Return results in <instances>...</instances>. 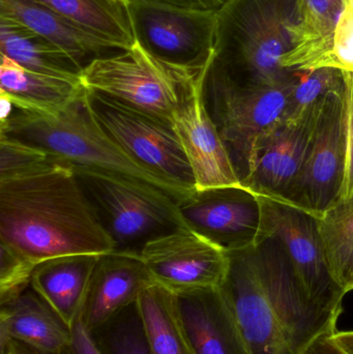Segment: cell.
<instances>
[{"mask_svg":"<svg viewBox=\"0 0 353 354\" xmlns=\"http://www.w3.org/2000/svg\"><path fill=\"white\" fill-rule=\"evenodd\" d=\"M352 195H353V193H352Z\"/></svg>","mask_w":353,"mask_h":354,"instance_id":"obj_41","label":"cell"},{"mask_svg":"<svg viewBox=\"0 0 353 354\" xmlns=\"http://www.w3.org/2000/svg\"><path fill=\"white\" fill-rule=\"evenodd\" d=\"M350 85L319 103L300 174L283 202L321 218L345 196Z\"/></svg>","mask_w":353,"mask_h":354,"instance_id":"obj_7","label":"cell"},{"mask_svg":"<svg viewBox=\"0 0 353 354\" xmlns=\"http://www.w3.org/2000/svg\"><path fill=\"white\" fill-rule=\"evenodd\" d=\"M153 284L140 256L116 251L102 254L89 282L80 319L90 332L137 303Z\"/></svg>","mask_w":353,"mask_h":354,"instance_id":"obj_17","label":"cell"},{"mask_svg":"<svg viewBox=\"0 0 353 354\" xmlns=\"http://www.w3.org/2000/svg\"><path fill=\"white\" fill-rule=\"evenodd\" d=\"M302 354H346L336 345L332 335H323L315 339Z\"/></svg>","mask_w":353,"mask_h":354,"instance_id":"obj_35","label":"cell"},{"mask_svg":"<svg viewBox=\"0 0 353 354\" xmlns=\"http://www.w3.org/2000/svg\"><path fill=\"white\" fill-rule=\"evenodd\" d=\"M350 151H348V169L347 179H346L345 196H344L343 199H347L353 193V73H350Z\"/></svg>","mask_w":353,"mask_h":354,"instance_id":"obj_34","label":"cell"},{"mask_svg":"<svg viewBox=\"0 0 353 354\" xmlns=\"http://www.w3.org/2000/svg\"><path fill=\"white\" fill-rule=\"evenodd\" d=\"M325 66L353 73V0H344Z\"/></svg>","mask_w":353,"mask_h":354,"instance_id":"obj_32","label":"cell"},{"mask_svg":"<svg viewBox=\"0 0 353 354\" xmlns=\"http://www.w3.org/2000/svg\"><path fill=\"white\" fill-rule=\"evenodd\" d=\"M1 354H10V351H2Z\"/></svg>","mask_w":353,"mask_h":354,"instance_id":"obj_40","label":"cell"},{"mask_svg":"<svg viewBox=\"0 0 353 354\" xmlns=\"http://www.w3.org/2000/svg\"><path fill=\"white\" fill-rule=\"evenodd\" d=\"M300 39L298 0H226L217 10L213 62L242 86H285L298 70L282 60Z\"/></svg>","mask_w":353,"mask_h":354,"instance_id":"obj_2","label":"cell"},{"mask_svg":"<svg viewBox=\"0 0 353 354\" xmlns=\"http://www.w3.org/2000/svg\"><path fill=\"white\" fill-rule=\"evenodd\" d=\"M258 196L263 206L260 241L271 237L279 241L311 301L341 315L346 292L330 270L318 218L286 202Z\"/></svg>","mask_w":353,"mask_h":354,"instance_id":"obj_9","label":"cell"},{"mask_svg":"<svg viewBox=\"0 0 353 354\" xmlns=\"http://www.w3.org/2000/svg\"><path fill=\"white\" fill-rule=\"evenodd\" d=\"M319 103L294 120L280 122L263 137L242 185L257 195L285 200L304 163Z\"/></svg>","mask_w":353,"mask_h":354,"instance_id":"obj_16","label":"cell"},{"mask_svg":"<svg viewBox=\"0 0 353 354\" xmlns=\"http://www.w3.org/2000/svg\"><path fill=\"white\" fill-rule=\"evenodd\" d=\"M209 66L193 68L171 64L135 39L128 49L93 59L83 68L80 80L87 91L172 122L184 87Z\"/></svg>","mask_w":353,"mask_h":354,"instance_id":"obj_5","label":"cell"},{"mask_svg":"<svg viewBox=\"0 0 353 354\" xmlns=\"http://www.w3.org/2000/svg\"><path fill=\"white\" fill-rule=\"evenodd\" d=\"M174 6L184 8H197V10H217L223 6L226 0H159Z\"/></svg>","mask_w":353,"mask_h":354,"instance_id":"obj_36","label":"cell"},{"mask_svg":"<svg viewBox=\"0 0 353 354\" xmlns=\"http://www.w3.org/2000/svg\"><path fill=\"white\" fill-rule=\"evenodd\" d=\"M86 102L99 128L137 164L194 191L195 177L173 124L86 89Z\"/></svg>","mask_w":353,"mask_h":354,"instance_id":"obj_8","label":"cell"},{"mask_svg":"<svg viewBox=\"0 0 353 354\" xmlns=\"http://www.w3.org/2000/svg\"><path fill=\"white\" fill-rule=\"evenodd\" d=\"M350 83V72L336 68L298 70V79L288 99L285 120H294L317 105L329 93L344 91Z\"/></svg>","mask_w":353,"mask_h":354,"instance_id":"obj_29","label":"cell"},{"mask_svg":"<svg viewBox=\"0 0 353 354\" xmlns=\"http://www.w3.org/2000/svg\"><path fill=\"white\" fill-rule=\"evenodd\" d=\"M53 161L58 160L37 147L0 135V180L26 174Z\"/></svg>","mask_w":353,"mask_h":354,"instance_id":"obj_30","label":"cell"},{"mask_svg":"<svg viewBox=\"0 0 353 354\" xmlns=\"http://www.w3.org/2000/svg\"><path fill=\"white\" fill-rule=\"evenodd\" d=\"M114 251L140 256L153 239L189 228L169 196L120 177L75 170Z\"/></svg>","mask_w":353,"mask_h":354,"instance_id":"obj_4","label":"cell"},{"mask_svg":"<svg viewBox=\"0 0 353 354\" xmlns=\"http://www.w3.org/2000/svg\"><path fill=\"white\" fill-rule=\"evenodd\" d=\"M130 19L135 37L166 62L200 68L215 56L217 10L134 0Z\"/></svg>","mask_w":353,"mask_h":354,"instance_id":"obj_10","label":"cell"},{"mask_svg":"<svg viewBox=\"0 0 353 354\" xmlns=\"http://www.w3.org/2000/svg\"><path fill=\"white\" fill-rule=\"evenodd\" d=\"M332 339L338 347L346 354H353V330L338 332L332 335Z\"/></svg>","mask_w":353,"mask_h":354,"instance_id":"obj_37","label":"cell"},{"mask_svg":"<svg viewBox=\"0 0 353 354\" xmlns=\"http://www.w3.org/2000/svg\"><path fill=\"white\" fill-rule=\"evenodd\" d=\"M37 264L0 243V304L18 297L30 287Z\"/></svg>","mask_w":353,"mask_h":354,"instance_id":"obj_31","label":"cell"},{"mask_svg":"<svg viewBox=\"0 0 353 354\" xmlns=\"http://www.w3.org/2000/svg\"><path fill=\"white\" fill-rule=\"evenodd\" d=\"M300 39L282 66L296 70L323 68L333 47L334 33L344 0H298Z\"/></svg>","mask_w":353,"mask_h":354,"instance_id":"obj_24","label":"cell"},{"mask_svg":"<svg viewBox=\"0 0 353 354\" xmlns=\"http://www.w3.org/2000/svg\"><path fill=\"white\" fill-rule=\"evenodd\" d=\"M252 248V247H251ZM221 285L250 354H296L257 276L250 248L230 252Z\"/></svg>","mask_w":353,"mask_h":354,"instance_id":"obj_15","label":"cell"},{"mask_svg":"<svg viewBox=\"0 0 353 354\" xmlns=\"http://www.w3.org/2000/svg\"><path fill=\"white\" fill-rule=\"evenodd\" d=\"M62 354H103L80 317L72 326L70 344Z\"/></svg>","mask_w":353,"mask_h":354,"instance_id":"obj_33","label":"cell"},{"mask_svg":"<svg viewBox=\"0 0 353 354\" xmlns=\"http://www.w3.org/2000/svg\"><path fill=\"white\" fill-rule=\"evenodd\" d=\"M155 284L174 295L221 287L228 254L190 228L149 241L140 254Z\"/></svg>","mask_w":353,"mask_h":354,"instance_id":"obj_13","label":"cell"},{"mask_svg":"<svg viewBox=\"0 0 353 354\" xmlns=\"http://www.w3.org/2000/svg\"><path fill=\"white\" fill-rule=\"evenodd\" d=\"M209 66L189 81L172 120L197 189L242 185L205 104L204 81Z\"/></svg>","mask_w":353,"mask_h":354,"instance_id":"obj_14","label":"cell"},{"mask_svg":"<svg viewBox=\"0 0 353 354\" xmlns=\"http://www.w3.org/2000/svg\"><path fill=\"white\" fill-rule=\"evenodd\" d=\"M137 303L153 354H195L180 320L173 293L153 284L140 295Z\"/></svg>","mask_w":353,"mask_h":354,"instance_id":"obj_25","label":"cell"},{"mask_svg":"<svg viewBox=\"0 0 353 354\" xmlns=\"http://www.w3.org/2000/svg\"><path fill=\"white\" fill-rule=\"evenodd\" d=\"M195 354H250L221 288L175 295Z\"/></svg>","mask_w":353,"mask_h":354,"instance_id":"obj_18","label":"cell"},{"mask_svg":"<svg viewBox=\"0 0 353 354\" xmlns=\"http://www.w3.org/2000/svg\"><path fill=\"white\" fill-rule=\"evenodd\" d=\"M102 255V254H101ZM99 254H75L35 266L30 286L72 328L80 317Z\"/></svg>","mask_w":353,"mask_h":354,"instance_id":"obj_21","label":"cell"},{"mask_svg":"<svg viewBox=\"0 0 353 354\" xmlns=\"http://www.w3.org/2000/svg\"><path fill=\"white\" fill-rule=\"evenodd\" d=\"M90 334L103 354H153L138 303L128 306Z\"/></svg>","mask_w":353,"mask_h":354,"instance_id":"obj_28","label":"cell"},{"mask_svg":"<svg viewBox=\"0 0 353 354\" xmlns=\"http://www.w3.org/2000/svg\"><path fill=\"white\" fill-rule=\"evenodd\" d=\"M77 24L128 49L134 43L132 22L126 10L110 0H37Z\"/></svg>","mask_w":353,"mask_h":354,"instance_id":"obj_26","label":"cell"},{"mask_svg":"<svg viewBox=\"0 0 353 354\" xmlns=\"http://www.w3.org/2000/svg\"><path fill=\"white\" fill-rule=\"evenodd\" d=\"M250 253L263 291L294 353L302 354L315 339L337 330L339 315L311 301L279 241L265 237L250 248Z\"/></svg>","mask_w":353,"mask_h":354,"instance_id":"obj_11","label":"cell"},{"mask_svg":"<svg viewBox=\"0 0 353 354\" xmlns=\"http://www.w3.org/2000/svg\"><path fill=\"white\" fill-rule=\"evenodd\" d=\"M0 135L37 147L75 170L120 177L161 192L178 202L192 193L131 159L97 124L86 93L54 115L15 107L0 122Z\"/></svg>","mask_w":353,"mask_h":354,"instance_id":"obj_3","label":"cell"},{"mask_svg":"<svg viewBox=\"0 0 353 354\" xmlns=\"http://www.w3.org/2000/svg\"><path fill=\"white\" fill-rule=\"evenodd\" d=\"M70 338L72 328L31 286L0 304V347L14 340L43 354H62Z\"/></svg>","mask_w":353,"mask_h":354,"instance_id":"obj_19","label":"cell"},{"mask_svg":"<svg viewBox=\"0 0 353 354\" xmlns=\"http://www.w3.org/2000/svg\"><path fill=\"white\" fill-rule=\"evenodd\" d=\"M86 93L81 80L60 78L27 70L12 58L1 55L0 93L15 107L54 115Z\"/></svg>","mask_w":353,"mask_h":354,"instance_id":"obj_22","label":"cell"},{"mask_svg":"<svg viewBox=\"0 0 353 354\" xmlns=\"http://www.w3.org/2000/svg\"><path fill=\"white\" fill-rule=\"evenodd\" d=\"M330 270L345 291H353V195L318 218Z\"/></svg>","mask_w":353,"mask_h":354,"instance_id":"obj_27","label":"cell"},{"mask_svg":"<svg viewBox=\"0 0 353 354\" xmlns=\"http://www.w3.org/2000/svg\"><path fill=\"white\" fill-rule=\"evenodd\" d=\"M0 53L27 70L80 80L83 68L70 54L8 17L0 16Z\"/></svg>","mask_w":353,"mask_h":354,"instance_id":"obj_23","label":"cell"},{"mask_svg":"<svg viewBox=\"0 0 353 354\" xmlns=\"http://www.w3.org/2000/svg\"><path fill=\"white\" fill-rule=\"evenodd\" d=\"M112 3L116 4V6H120V8H124V10H126V12L128 14V17H130V10L132 8L133 2L134 0H110Z\"/></svg>","mask_w":353,"mask_h":354,"instance_id":"obj_39","label":"cell"},{"mask_svg":"<svg viewBox=\"0 0 353 354\" xmlns=\"http://www.w3.org/2000/svg\"><path fill=\"white\" fill-rule=\"evenodd\" d=\"M2 351H10V354H43L23 343L18 342V341H8L3 347H1Z\"/></svg>","mask_w":353,"mask_h":354,"instance_id":"obj_38","label":"cell"},{"mask_svg":"<svg viewBox=\"0 0 353 354\" xmlns=\"http://www.w3.org/2000/svg\"><path fill=\"white\" fill-rule=\"evenodd\" d=\"M0 16L24 24L70 54L83 68L95 58L126 50L37 0H0Z\"/></svg>","mask_w":353,"mask_h":354,"instance_id":"obj_20","label":"cell"},{"mask_svg":"<svg viewBox=\"0 0 353 354\" xmlns=\"http://www.w3.org/2000/svg\"><path fill=\"white\" fill-rule=\"evenodd\" d=\"M178 208L191 230L226 253L249 249L260 241V198L245 185L195 189L178 202Z\"/></svg>","mask_w":353,"mask_h":354,"instance_id":"obj_12","label":"cell"},{"mask_svg":"<svg viewBox=\"0 0 353 354\" xmlns=\"http://www.w3.org/2000/svg\"><path fill=\"white\" fill-rule=\"evenodd\" d=\"M0 243L37 266L115 250L74 169L59 161L0 180Z\"/></svg>","mask_w":353,"mask_h":354,"instance_id":"obj_1","label":"cell"},{"mask_svg":"<svg viewBox=\"0 0 353 354\" xmlns=\"http://www.w3.org/2000/svg\"><path fill=\"white\" fill-rule=\"evenodd\" d=\"M296 81L280 87L242 86L228 78L213 58L205 77V104L242 183L263 137L285 120Z\"/></svg>","mask_w":353,"mask_h":354,"instance_id":"obj_6","label":"cell"}]
</instances>
